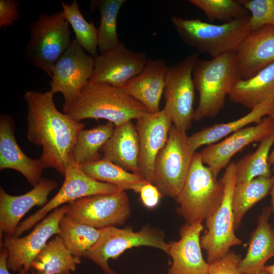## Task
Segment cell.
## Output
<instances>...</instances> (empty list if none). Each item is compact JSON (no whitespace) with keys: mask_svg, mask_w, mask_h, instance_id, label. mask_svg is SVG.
I'll use <instances>...</instances> for the list:
<instances>
[{"mask_svg":"<svg viewBox=\"0 0 274 274\" xmlns=\"http://www.w3.org/2000/svg\"><path fill=\"white\" fill-rule=\"evenodd\" d=\"M53 95L50 91L25 93L28 109L27 137L42 147L39 159L44 168H53L64 176L77 136L85 125L58 111Z\"/></svg>","mask_w":274,"mask_h":274,"instance_id":"obj_1","label":"cell"},{"mask_svg":"<svg viewBox=\"0 0 274 274\" xmlns=\"http://www.w3.org/2000/svg\"><path fill=\"white\" fill-rule=\"evenodd\" d=\"M146 108L123 88L89 82L65 113L74 120L104 119L115 127L148 113Z\"/></svg>","mask_w":274,"mask_h":274,"instance_id":"obj_2","label":"cell"},{"mask_svg":"<svg viewBox=\"0 0 274 274\" xmlns=\"http://www.w3.org/2000/svg\"><path fill=\"white\" fill-rule=\"evenodd\" d=\"M192 78L199 95L193 120L216 117L224 107L230 89L242 79L235 53L210 60L198 59L193 68Z\"/></svg>","mask_w":274,"mask_h":274,"instance_id":"obj_3","label":"cell"},{"mask_svg":"<svg viewBox=\"0 0 274 274\" xmlns=\"http://www.w3.org/2000/svg\"><path fill=\"white\" fill-rule=\"evenodd\" d=\"M250 15L216 25L196 19L173 16L170 20L181 39L188 46L212 58L236 53L251 32Z\"/></svg>","mask_w":274,"mask_h":274,"instance_id":"obj_4","label":"cell"},{"mask_svg":"<svg viewBox=\"0 0 274 274\" xmlns=\"http://www.w3.org/2000/svg\"><path fill=\"white\" fill-rule=\"evenodd\" d=\"M199 152L195 153L185 184L176 200L178 212L186 223H202L218 208L224 185L204 165Z\"/></svg>","mask_w":274,"mask_h":274,"instance_id":"obj_5","label":"cell"},{"mask_svg":"<svg viewBox=\"0 0 274 274\" xmlns=\"http://www.w3.org/2000/svg\"><path fill=\"white\" fill-rule=\"evenodd\" d=\"M70 26L62 10L51 14L41 13L28 25L25 57L50 78L55 63L72 42Z\"/></svg>","mask_w":274,"mask_h":274,"instance_id":"obj_6","label":"cell"},{"mask_svg":"<svg viewBox=\"0 0 274 274\" xmlns=\"http://www.w3.org/2000/svg\"><path fill=\"white\" fill-rule=\"evenodd\" d=\"M194 153L188 136L172 126L167 142L155 160L154 184L162 196L176 198L181 192L188 175Z\"/></svg>","mask_w":274,"mask_h":274,"instance_id":"obj_7","label":"cell"},{"mask_svg":"<svg viewBox=\"0 0 274 274\" xmlns=\"http://www.w3.org/2000/svg\"><path fill=\"white\" fill-rule=\"evenodd\" d=\"M234 164L232 162L228 164L221 178L224 185L222 200L216 211L205 220L207 231L200 237L201 247L206 251L209 264L225 255L231 247L242 244L234 233L232 209L236 185Z\"/></svg>","mask_w":274,"mask_h":274,"instance_id":"obj_8","label":"cell"},{"mask_svg":"<svg viewBox=\"0 0 274 274\" xmlns=\"http://www.w3.org/2000/svg\"><path fill=\"white\" fill-rule=\"evenodd\" d=\"M64 176L63 183L57 194L43 207L20 223L14 236H20L53 211L65 204L87 196L124 191L116 185L98 181L89 176L75 161L72 155Z\"/></svg>","mask_w":274,"mask_h":274,"instance_id":"obj_9","label":"cell"},{"mask_svg":"<svg viewBox=\"0 0 274 274\" xmlns=\"http://www.w3.org/2000/svg\"><path fill=\"white\" fill-rule=\"evenodd\" d=\"M149 246L168 253V244L161 233L149 227L135 232L131 228L110 226L100 229L99 237L84 257L96 264L105 274H118L109 266L110 259H117L125 250Z\"/></svg>","mask_w":274,"mask_h":274,"instance_id":"obj_10","label":"cell"},{"mask_svg":"<svg viewBox=\"0 0 274 274\" xmlns=\"http://www.w3.org/2000/svg\"><path fill=\"white\" fill-rule=\"evenodd\" d=\"M198 59L196 53H192L168 66L166 74L164 108L170 114L173 126L183 131L190 128L193 120L195 87L192 71Z\"/></svg>","mask_w":274,"mask_h":274,"instance_id":"obj_11","label":"cell"},{"mask_svg":"<svg viewBox=\"0 0 274 274\" xmlns=\"http://www.w3.org/2000/svg\"><path fill=\"white\" fill-rule=\"evenodd\" d=\"M94 64V57L86 54L75 39L55 63L50 78V91L63 95V113L89 82Z\"/></svg>","mask_w":274,"mask_h":274,"instance_id":"obj_12","label":"cell"},{"mask_svg":"<svg viewBox=\"0 0 274 274\" xmlns=\"http://www.w3.org/2000/svg\"><path fill=\"white\" fill-rule=\"evenodd\" d=\"M66 206V216L97 229L122 225L131 213L125 191L83 197Z\"/></svg>","mask_w":274,"mask_h":274,"instance_id":"obj_13","label":"cell"},{"mask_svg":"<svg viewBox=\"0 0 274 274\" xmlns=\"http://www.w3.org/2000/svg\"><path fill=\"white\" fill-rule=\"evenodd\" d=\"M66 211V204L56 209L25 236H5L1 247L8 251L7 266L10 270L18 272L22 268L30 270L32 261L48 240L53 235L59 234V223Z\"/></svg>","mask_w":274,"mask_h":274,"instance_id":"obj_14","label":"cell"},{"mask_svg":"<svg viewBox=\"0 0 274 274\" xmlns=\"http://www.w3.org/2000/svg\"><path fill=\"white\" fill-rule=\"evenodd\" d=\"M148 60L145 53L134 52L120 43L113 49L94 57L89 82L123 88L129 80L142 72Z\"/></svg>","mask_w":274,"mask_h":274,"instance_id":"obj_15","label":"cell"},{"mask_svg":"<svg viewBox=\"0 0 274 274\" xmlns=\"http://www.w3.org/2000/svg\"><path fill=\"white\" fill-rule=\"evenodd\" d=\"M172 123L171 116L164 108L157 113L148 112L136 120L139 175L153 184L155 160L167 142Z\"/></svg>","mask_w":274,"mask_h":274,"instance_id":"obj_16","label":"cell"},{"mask_svg":"<svg viewBox=\"0 0 274 274\" xmlns=\"http://www.w3.org/2000/svg\"><path fill=\"white\" fill-rule=\"evenodd\" d=\"M273 132L274 122L268 116L255 126L245 127L218 143L208 145L199 152L202 162L208 165L217 179L234 155L252 143L261 142Z\"/></svg>","mask_w":274,"mask_h":274,"instance_id":"obj_17","label":"cell"},{"mask_svg":"<svg viewBox=\"0 0 274 274\" xmlns=\"http://www.w3.org/2000/svg\"><path fill=\"white\" fill-rule=\"evenodd\" d=\"M57 187L56 182L42 178L28 192L21 195L9 194L0 188V234L14 235L21 219L32 208L43 207L50 193Z\"/></svg>","mask_w":274,"mask_h":274,"instance_id":"obj_18","label":"cell"},{"mask_svg":"<svg viewBox=\"0 0 274 274\" xmlns=\"http://www.w3.org/2000/svg\"><path fill=\"white\" fill-rule=\"evenodd\" d=\"M202 223H185L180 228V238L168 243L172 263L167 274H208L210 264L204 259L200 245Z\"/></svg>","mask_w":274,"mask_h":274,"instance_id":"obj_19","label":"cell"},{"mask_svg":"<svg viewBox=\"0 0 274 274\" xmlns=\"http://www.w3.org/2000/svg\"><path fill=\"white\" fill-rule=\"evenodd\" d=\"M241 76L249 79L274 62V26L251 32L235 53Z\"/></svg>","mask_w":274,"mask_h":274,"instance_id":"obj_20","label":"cell"},{"mask_svg":"<svg viewBox=\"0 0 274 274\" xmlns=\"http://www.w3.org/2000/svg\"><path fill=\"white\" fill-rule=\"evenodd\" d=\"M10 117H0V170L11 169L21 173L33 187L42 179L44 169L40 160L27 156L17 143Z\"/></svg>","mask_w":274,"mask_h":274,"instance_id":"obj_21","label":"cell"},{"mask_svg":"<svg viewBox=\"0 0 274 274\" xmlns=\"http://www.w3.org/2000/svg\"><path fill=\"white\" fill-rule=\"evenodd\" d=\"M168 68L163 59H148L142 72L129 80L123 89L148 112H158Z\"/></svg>","mask_w":274,"mask_h":274,"instance_id":"obj_22","label":"cell"},{"mask_svg":"<svg viewBox=\"0 0 274 274\" xmlns=\"http://www.w3.org/2000/svg\"><path fill=\"white\" fill-rule=\"evenodd\" d=\"M101 151L102 158L139 175V136L136 126L131 121L115 127Z\"/></svg>","mask_w":274,"mask_h":274,"instance_id":"obj_23","label":"cell"},{"mask_svg":"<svg viewBox=\"0 0 274 274\" xmlns=\"http://www.w3.org/2000/svg\"><path fill=\"white\" fill-rule=\"evenodd\" d=\"M271 212L270 207L263 209L257 227L251 234L247 254L239 265L243 274L259 273L266 261L274 256V229L268 222Z\"/></svg>","mask_w":274,"mask_h":274,"instance_id":"obj_24","label":"cell"},{"mask_svg":"<svg viewBox=\"0 0 274 274\" xmlns=\"http://www.w3.org/2000/svg\"><path fill=\"white\" fill-rule=\"evenodd\" d=\"M228 95L230 100L250 111L262 103L274 102V62L252 77L237 81Z\"/></svg>","mask_w":274,"mask_h":274,"instance_id":"obj_25","label":"cell"},{"mask_svg":"<svg viewBox=\"0 0 274 274\" xmlns=\"http://www.w3.org/2000/svg\"><path fill=\"white\" fill-rule=\"evenodd\" d=\"M274 112V102L261 104L245 116L226 123H217L206 127L188 136L191 151L195 153L201 146L213 144L225 136L238 131L249 124L260 123L265 116Z\"/></svg>","mask_w":274,"mask_h":274,"instance_id":"obj_26","label":"cell"},{"mask_svg":"<svg viewBox=\"0 0 274 274\" xmlns=\"http://www.w3.org/2000/svg\"><path fill=\"white\" fill-rule=\"evenodd\" d=\"M80 263L81 259L75 257L57 235L48 242L33 259L30 269L37 274H60L74 272Z\"/></svg>","mask_w":274,"mask_h":274,"instance_id":"obj_27","label":"cell"},{"mask_svg":"<svg viewBox=\"0 0 274 274\" xmlns=\"http://www.w3.org/2000/svg\"><path fill=\"white\" fill-rule=\"evenodd\" d=\"M81 166L84 172L94 180L113 184L124 191L131 190L139 193L142 186L148 182L140 175L128 172L103 158Z\"/></svg>","mask_w":274,"mask_h":274,"instance_id":"obj_28","label":"cell"},{"mask_svg":"<svg viewBox=\"0 0 274 274\" xmlns=\"http://www.w3.org/2000/svg\"><path fill=\"white\" fill-rule=\"evenodd\" d=\"M115 128L114 123L108 121L90 129L81 130L72 151L75 161L82 166L102 158L99 151L109 140Z\"/></svg>","mask_w":274,"mask_h":274,"instance_id":"obj_29","label":"cell"},{"mask_svg":"<svg viewBox=\"0 0 274 274\" xmlns=\"http://www.w3.org/2000/svg\"><path fill=\"white\" fill-rule=\"evenodd\" d=\"M272 185V177H258L235 185L232 197L235 230L240 226L245 214L270 193Z\"/></svg>","mask_w":274,"mask_h":274,"instance_id":"obj_30","label":"cell"},{"mask_svg":"<svg viewBox=\"0 0 274 274\" xmlns=\"http://www.w3.org/2000/svg\"><path fill=\"white\" fill-rule=\"evenodd\" d=\"M59 229L58 235L71 253L79 259L94 245L100 234V229L80 222L65 215L60 220Z\"/></svg>","mask_w":274,"mask_h":274,"instance_id":"obj_31","label":"cell"},{"mask_svg":"<svg viewBox=\"0 0 274 274\" xmlns=\"http://www.w3.org/2000/svg\"><path fill=\"white\" fill-rule=\"evenodd\" d=\"M274 143V132L260 142L257 149L235 163L236 184L248 182L258 177L271 178L268 159Z\"/></svg>","mask_w":274,"mask_h":274,"instance_id":"obj_32","label":"cell"},{"mask_svg":"<svg viewBox=\"0 0 274 274\" xmlns=\"http://www.w3.org/2000/svg\"><path fill=\"white\" fill-rule=\"evenodd\" d=\"M125 0L96 1L100 14L98 30V48L100 53L108 51L120 42L117 33L118 14Z\"/></svg>","mask_w":274,"mask_h":274,"instance_id":"obj_33","label":"cell"},{"mask_svg":"<svg viewBox=\"0 0 274 274\" xmlns=\"http://www.w3.org/2000/svg\"><path fill=\"white\" fill-rule=\"evenodd\" d=\"M65 20L72 26L75 40L89 55L96 57L98 48V30L92 21H87L79 9L77 1L71 4L61 2Z\"/></svg>","mask_w":274,"mask_h":274,"instance_id":"obj_34","label":"cell"},{"mask_svg":"<svg viewBox=\"0 0 274 274\" xmlns=\"http://www.w3.org/2000/svg\"><path fill=\"white\" fill-rule=\"evenodd\" d=\"M189 3L201 10L210 21L224 23L247 17L249 11L238 1L189 0Z\"/></svg>","mask_w":274,"mask_h":274,"instance_id":"obj_35","label":"cell"},{"mask_svg":"<svg viewBox=\"0 0 274 274\" xmlns=\"http://www.w3.org/2000/svg\"><path fill=\"white\" fill-rule=\"evenodd\" d=\"M251 12L249 27L251 32L266 26H274V0H239Z\"/></svg>","mask_w":274,"mask_h":274,"instance_id":"obj_36","label":"cell"},{"mask_svg":"<svg viewBox=\"0 0 274 274\" xmlns=\"http://www.w3.org/2000/svg\"><path fill=\"white\" fill-rule=\"evenodd\" d=\"M241 255L229 251L223 257L210 264L208 274H243L239 269Z\"/></svg>","mask_w":274,"mask_h":274,"instance_id":"obj_37","label":"cell"},{"mask_svg":"<svg viewBox=\"0 0 274 274\" xmlns=\"http://www.w3.org/2000/svg\"><path fill=\"white\" fill-rule=\"evenodd\" d=\"M19 3L15 0H0V27L11 26L19 19Z\"/></svg>","mask_w":274,"mask_h":274,"instance_id":"obj_38","label":"cell"},{"mask_svg":"<svg viewBox=\"0 0 274 274\" xmlns=\"http://www.w3.org/2000/svg\"><path fill=\"white\" fill-rule=\"evenodd\" d=\"M139 193L142 203L148 209L156 207L162 196L158 188L150 182H147L142 186Z\"/></svg>","mask_w":274,"mask_h":274,"instance_id":"obj_39","label":"cell"},{"mask_svg":"<svg viewBox=\"0 0 274 274\" xmlns=\"http://www.w3.org/2000/svg\"><path fill=\"white\" fill-rule=\"evenodd\" d=\"M8 251L3 247H1L0 252V274H11L7 266ZM30 270L22 268L17 274H30Z\"/></svg>","mask_w":274,"mask_h":274,"instance_id":"obj_40","label":"cell"},{"mask_svg":"<svg viewBox=\"0 0 274 274\" xmlns=\"http://www.w3.org/2000/svg\"><path fill=\"white\" fill-rule=\"evenodd\" d=\"M272 187L270 192V194L271 195V210L272 212H273V217H274V173L273 176H272ZM274 229V226L273 227Z\"/></svg>","mask_w":274,"mask_h":274,"instance_id":"obj_41","label":"cell"},{"mask_svg":"<svg viewBox=\"0 0 274 274\" xmlns=\"http://www.w3.org/2000/svg\"><path fill=\"white\" fill-rule=\"evenodd\" d=\"M272 119L274 122V112L269 115ZM268 162L269 166L273 165L274 166V149L271 153L269 155Z\"/></svg>","mask_w":274,"mask_h":274,"instance_id":"obj_42","label":"cell"},{"mask_svg":"<svg viewBox=\"0 0 274 274\" xmlns=\"http://www.w3.org/2000/svg\"><path fill=\"white\" fill-rule=\"evenodd\" d=\"M263 269L268 271L270 274H274V264L265 266Z\"/></svg>","mask_w":274,"mask_h":274,"instance_id":"obj_43","label":"cell"},{"mask_svg":"<svg viewBox=\"0 0 274 274\" xmlns=\"http://www.w3.org/2000/svg\"><path fill=\"white\" fill-rule=\"evenodd\" d=\"M30 274H37V273L33 270L30 269ZM60 274H71V272L67 271V272L60 273Z\"/></svg>","mask_w":274,"mask_h":274,"instance_id":"obj_44","label":"cell"},{"mask_svg":"<svg viewBox=\"0 0 274 274\" xmlns=\"http://www.w3.org/2000/svg\"><path fill=\"white\" fill-rule=\"evenodd\" d=\"M257 274H270L268 271L263 269L261 271H260L259 273Z\"/></svg>","mask_w":274,"mask_h":274,"instance_id":"obj_45","label":"cell"}]
</instances>
